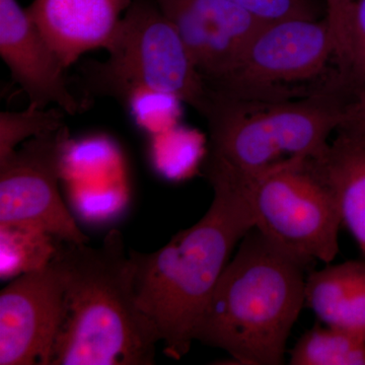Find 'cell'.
<instances>
[{"label":"cell","mask_w":365,"mask_h":365,"mask_svg":"<svg viewBox=\"0 0 365 365\" xmlns=\"http://www.w3.org/2000/svg\"><path fill=\"white\" fill-rule=\"evenodd\" d=\"M204 174L215 196L203 217L158 251H128L139 307L157 326L165 352L176 359L189 352L232 251L255 227L241 182L216 170Z\"/></svg>","instance_id":"cell-1"},{"label":"cell","mask_w":365,"mask_h":365,"mask_svg":"<svg viewBox=\"0 0 365 365\" xmlns=\"http://www.w3.org/2000/svg\"><path fill=\"white\" fill-rule=\"evenodd\" d=\"M63 312L50 365H151L160 341L137 300L130 256L112 230L98 248L59 241Z\"/></svg>","instance_id":"cell-2"},{"label":"cell","mask_w":365,"mask_h":365,"mask_svg":"<svg viewBox=\"0 0 365 365\" xmlns=\"http://www.w3.org/2000/svg\"><path fill=\"white\" fill-rule=\"evenodd\" d=\"M306 268L253 228L218 279L194 340L225 350L237 364H284L306 306Z\"/></svg>","instance_id":"cell-3"},{"label":"cell","mask_w":365,"mask_h":365,"mask_svg":"<svg viewBox=\"0 0 365 365\" xmlns=\"http://www.w3.org/2000/svg\"><path fill=\"white\" fill-rule=\"evenodd\" d=\"M210 140L203 168L237 180L292 160L321 155L344 121L351 98L331 93L282 102H246L211 96Z\"/></svg>","instance_id":"cell-4"},{"label":"cell","mask_w":365,"mask_h":365,"mask_svg":"<svg viewBox=\"0 0 365 365\" xmlns=\"http://www.w3.org/2000/svg\"><path fill=\"white\" fill-rule=\"evenodd\" d=\"M209 93L246 102H282L331 93L351 98L326 16L264 24Z\"/></svg>","instance_id":"cell-5"},{"label":"cell","mask_w":365,"mask_h":365,"mask_svg":"<svg viewBox=\"0 0 365 365\" xmlns=\"http://www.w3.org/2000/svg\"><path fill=\"white\" fill-rule=\"evenodd\" d=\"M106 61L81 66L86 101L107 96L123 103L153 91L176 98L206 116L212 98L186 46L155 0H132L107 48Z\"/></svg>","instance_id":"cell-6"},{"label":"cell","mask_w":365,"mask_h":365,"mask_svg":"<svg viewBox=\"0 0 365 365\" xmlns=\"http://www.w3.org/2000/svg\"><path fill=\"white\" fill-rule=\"evenodd\" d=\"M235 180L244 186L254 228L266 239L306 267L316 261L332 263L342 220L335 197L309 158Z\"/></svg>","instance_id":"cell-7"},{"label":"cell","mask_w":365,"mask_h":365,"mask_svg":"<svg viewBox=\"0 0 365 365\" xmlns=\"http://www.w3.org/2000/svg\"><path fill=\"white\" fill-rule=\"evenodd\" d=\"M68 143L63 126L29 139L0 163V227H32L59 241L88 242L59 194Z\"/></svg>","instance_id":"cell-8"},{"label":"cell","mask_w":365,"mask_h":365,"mask_svg":"<svg viewBox=\"0 0 365 365\" xmlns=\"http://www.w3.org/2000/svg\"><path fill=\"white\" fill-rule=\"evenodd\" d=\"M63 269L56 257L0 294V365H50L63 312Z\"/></svg>","instance_id":"cell-9"},{"label":"cell","mask_w":365,"mask_h":365,"mask_svg":"<svg viewBox=\"0 0 365 365\" xmlns=\"http://www.w3.org/2000/svg\"><path fill=\"white\" fill-rule=\"evenodd\" d=\"M174 25L208 91L265 23L228 0H155Z\"/></svg>","instance_id":"cell-10"},{"label":"cell","mask_w":365,"mask_h":365,"mask_svg":"<svg viewBox=\"0 0 365 365\" xmlns=\"http://www.w3.org/2000/svg\"><path fill=\"white\" fill-rule=\"evenodd\" d=\"M0 55L30 107L54 104L69 115L86 108L69 88L66 67L18 0H0Z\"/></svg>","instance_id":"cell-11"},{"label":"cell","mask_w":365,"mask_h":365,"mask_svg":"<svg viewBox=\"0 0 365 365\" xmlns=\"http://www.w3.org/2000/svg\"><path fill=\"white\" fill-rule=\"evenodd\" d=\"M132 0H33L26 9L62 66L107 49Z\"/></svg>","instance_id":"cell-12"},{"label":"cell","mask_w":365,"mask_h":365,"mask_svg":"<svg viewBox=\"0 0 365 365\" xmlns=\"http://www.w3.org/2000/svg\"><path fill=\"white\" fill-rule=\"evenodd\" d=\"M312 167L332 192L342 225L365 257V135L338 130Z\"/></svg>","instance_id":"cell-13"},{"label":"cell","mask_w":365,"mask_h":365,"mask_svg":"<svg viewBox=\"0 0 365 365\" xmlns=\"http://www.w3.org/2000/svg\"><path fill=\"white\" fill-rule=\"evenodd\" d=\"M306 306L326 326L365 340V263L347 261L307 276Z\"/></svg>","instance_id":"cell-14"},{"label":"cell","mask_w":365,"mask_h":365,"mask_svg":"<svg viewBox=\"0 0 365 365\" xmlns=\"http://www.w3.org/2000/svg\"><path fill=\"white\" fill-rule=\"evenodd\" d=\"M292 365H365V340L335 327L314 326L290 350Z\"/></svg>","instance_id":"cell-15"},{"label":"cell","mask_w":365,"mask_h":365,"mask_svg":"<svg viewBox=\"0 0 365 365\" xmlns=\"http://www.w3.org/2000/svg\"><path fill=\"white\" fill-rule=\"evenodd\" d=\"M58 242L51 235L36 228L0 227L1 279L45 267L56 253Z\"/></svg>","instance_id":"cell-16"},{"label":"cell","mask_w":365,"mask_h":365,"mask_svg":"<svg viewBox=\"0 0 365 365\" xmlns=\"http://www.w3.org/2000/svg\"><path fill=\"white\" fill-rule=\"evenodd\" d=\"M200 136L182 128L153 135L151 158L160 174L170 180L186 179L195 173L201 160L205 158Z\"/></svg>","instance_id":"cell-17"},{"label":"cell","mask_w":365,"mask_h":365,"mask_svg":"<svg viewBox=\"0 0 365 365\" xmlns=\"http://www.w3.org/2000/svg\"><path fill=\"white\" fill-rule=\"evenodd\" d=\"M66 114L57 106L51 109L29 106L24 111L0 113V163L9 160L29 139L66 126Z\"/></svg>","instance_id":"cell-18"},{"label":"cell","mask_w":365,"mask_h":365,"mask_svg":"<svg viewBox=\"0 0 365 365\" xmlns=\"http://www.w3.org/2000/svg\"><path fill=\"white\" fill-rule=\"evenodd\" d=\"M179 103L176 98L165 93L138 91L131 93L123 104L141 128L155 135L177 126Z\"/></svg>","instance_id":"cell-19"},{"label":"cell","mask_w":365,"mask_h":365,"mask_svg":"<svg viewBox=\"0 0 365 365\" xmlns=\"http://www.w3.org/2000/svg\"><path fill=\"white\" fill-rule=\"evenodd\" d=\"M342 72L353 97L365 85V0H355L353 4Z\"/></svg>","instance_id":"cell-20"},{"label":"cell","mask_w":365,"mask_h":365,"mask_svg":"<svg viewBox=\"0 0 365 365\" xmlns=\"http://www.w3.org/2000/svg\"><path fill=\"white\" fill-rule=\"evenodd\" d=\"M262 23L289 19H319L314 0H228Z\"/></svg>","instance_id":"cell-21"},{"label":"cell","mask_w":365,"mask_h":365,"mask_svg":"<svg viewBox=\"0 0 365 365\" xmlns=\"http://www.w3.org/2000/svg\"><path fill=\"white\" fill-rule=\"evenodd\" d=\"M326 19L332 31L341 67L344 63L348 45L350 16L355 0H324Z\"/></svg>","instance_id":"cell-22"},{"label":"cell","mask_w":365,"mask_h":365,"mask_svg":"<svg viewBox=\"0 0 365 365\" xmlns=\"http://www.w3.org/2000/svg\"><path fill=\"white\" fill-rule=\"evenodd\" d=\"M339 130L356 132L365 135V85L346 106L344 121Z\"/></svg>","instance_id":"cell-23"}]
</instances>
